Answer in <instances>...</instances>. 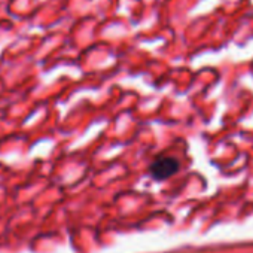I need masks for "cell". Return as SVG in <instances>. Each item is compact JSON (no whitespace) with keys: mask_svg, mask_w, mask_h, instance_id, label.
Here are the masks:
<instances>
[{"mask_svg":"<svg viewBox=\"0 0 253 253\" xmlns=\"http://www.w3.org/2000/svg\"><path fill=\"white\" fill-rule=\"evenodd\" d=\"M179 171V161L171 157H161L157 158L151 166H149V174L155 180H166L174 176Z\"/></svg>","mask_w":253,"mask_h":253,"instance_id":"6da1fadb","label":"cell"}]
</instances>
